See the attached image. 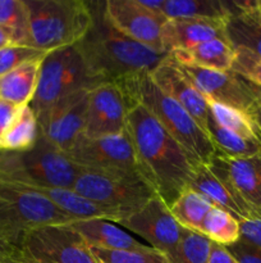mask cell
<instances>
[{
	"instance_id": "6da1fadb",
	"label": "cell",
	"mask_w": 261,
	"mask_h": 263,
	"mask_svg": "<svg viewBox=\"0 0 261 263\" xmlns=\"http://www.w3.org/2000/svg\"><path fill=\"white\" fill-rule=\"evenodd\" d=\"M127 131L143 176L158 197L170 207L189 187L196 164L176 139L138 103L130 102Z\"/></svg>"
},
{
	"instance_id": "7a4b0ae2",
	"label": "cell",
	"mask_w": 261,
	"mask_h": 263,
	"mask_svg": "<svg viewBox=\"0 0 261 263\" xmlns=\"http://www.w3.org/2000/svg\"><path fill=\"white\" fill-rule=\"evenodd\" d=\"M92 25L76 48L91 73L104 82L151 72L168 57L118 31L104 12V3H90Z\"/></svg>"
},
{
	"instance_id": "3957f363",
	"label": "cell",
	"mask_w": 261,
	"mask_h": 263,
	"mask_svg": "<svg viewBox=\"0 0 261 263\" xmlns=\"http://www.w3.org/2000/svg\"><path fill=\"white\" fill-rule=\"evenodd\" d=\"M118 84L123 87L129 102L145 107L158 120L196 166L209 164L216 156L207 134L182 105L153 81L150 72L127 77Z\"/></svg>"
},
{
	"instance_id": "277c9868",
	"label": "cell",
	"mask_w": 261,
	"mask_h": 263,
	"mask_svg": "<svg viewBox=\"0 0 261 263\" xmlns=\"http://www.w3.org/2000/svg\"><path fill=\"white\" fill-rule=\"evenodd\" d=\"M82 171V167L41 135L30 149L0 151V179L25 186L73 189Z\"/></svg>"
},
{
	"instance_id": "5b68a950",
	"label": "cell",
	"mask_w": 261,
	"mask_h": 263,
	"mask_svg": "<svg viewBox=\"0 0 261 263\" xmlns=\"http://www.w3.org/2000/svg\"><path fill=\"white\" fill-rule=\"evenodd\" d=\"M30 10V45L41 51L73 46L92 25L90 3L83 0H26Z\"/></svg>"
},
{
	"instance_id": "8992f818",
	"label": "cell",
	"mask_w": 261,
	"mask_h": 263,
	"mask_svg": "<svg viewBox=\"0 0 261 263\" xmlns=\"http://www.w3.org/2000/svg\"><path fill=\"white\" fill-rule=\"evenodd\" d=\"M74 220L35 190L0 179V236L18 244L32 229L67 225Z\"/></svg>"
},
{
	"instance_id": "52a82bcc",
	"label": "cell",
	"mask_w": 261,
	"mask_h": 263,
	"mask_svg": "<svg viewBox=\"0 0 261 263\" xmlns=\"http://www.w3.org/2000/svg\"><path fill=\"white\" fill-rule=\"evenodd\" d=\"M101 84L104 81L91 73L76 46L56 49L41 62L37 89L30 107L37 116L68 95L91 91Z\"/></svg>"
},
{
	"instance_id": "ba28073f",
	"label": "cell",
	"mask_w": 261,
	"mask_h": 263,
	"mask_svg": "<svg viewBox=\"0 0 261 263\" xmlns=\"http://www.w3.org/2000/svg\"><path fill=\"white\" fill-rule=\"evenodd\" d=\"M12 258L22 263H97L90 247L68 225H48L27 231Z\"/></svg>"
},
{
	"instance_id": "9c48e42d",
	"label": "cell",
	"mask_w": 261,
	"mask_h": 263,
	"mask_svg": "<svg viewBox=\"0 0 261 263\" xmlns=\"http://www.w3.org/2000/svg\"><path fill=\"white\" fill-rule=\"evenodd\" d=\"M66 154L89 171L145 179L127 130L105 138H87L82 134Z\"/></svg>"
},
{
	"instance_id": "30bf717a",
	"label": "cell",
	"mask_w": 261,
	"mask_h": 263,
	"mask_svg": "<svg viewBox=\"0 0 261 263\" xmlns=\"http://www.w3.org/2000/svg\"><path fill=\"white\" fill-rule=\"evenodd\" d=\"M73 190L104 207L129 216L156 197L154 187L141 177L100 174L84 170L78 175Z\"/></svg>"
},
{
	"instance_id": "8fae6325",
	"label": "cell",
	"mask_w": 261,
	"mask_h": 263,
	"mask_svg": "<svg viewBox=\"0 0 261 263\" xmlns=\"http://www.w3.org/2000/svg\"><path fill=\"white\" fill-rule=\"evenodd\" d=\"M176 64L209 102L219 103L248 115L261 99L260 87L233 71H215Z\"/></svg>"
},
{
	"instance_id": "7c38bea8",
	"label": "cell",
	"mask_w": 261,
	"mask_h": 263,
	"mask_svg": "<svg viewBox=\"0 0 261 263\" xmlns=\"http://www.w3.org/2000/svg\"><path fill=\"white\" fill-rule=\"evenodd\" d=\"M117 225L141 236L148 247L165 254L169 261L181 241L182 226L171 215L169 205L158 195Z\"/></svg>"
},
{
	"instance_id": "4fadbf2b",
	"label": "cell",
	"mask_w": 261,
	"mask_h": 263,
	"mask_svg": "<svg viewBox=\"0 0 261 263\" xmlns=\"http://www.w3.org/2000/svg\"><path fill=\"white\" fill-rule=\"evenodd\" d=\"M90 91L74 92L37 115L40 135L67 153L84 133Z\"/></svg>"
},
{
	"instance_id": "5bb4252c",
	"label": "cell",
	"mask_w": 261,
	"mask_h": 263,
	"mask_svg": "<svg viewBox=\"0 0 261 263\" xmlns=\"http://www.w3.org/2000/svg\"><path fill=\"white\" fill-rule=\"evenodd\" d=\"M130 102L118 82H104L89 94L86 126L87 138L119 135L127 130Z\"/></svg>"
},
{
	"instance_id": "9a60e30c",
	"label": "cell",
	"mask_w": 261,
	"mask_h": 263,
	"mask_svg": "<svg viewBox=\"0 0 261 263\" xmlns=\"http://www.w3.org/2000/svg\"><path fill=\"white\" fill-rule=\"evenodd\" d=\"M104 12L109 22L132 40L165 53L161 43V30L166 18L155 14L140 4L138 0H107Z\"/></svg>"
},
{
	"instance_id": "2e32d148",
	"label": "cell",
	"mask_w": 261,
	"mask_h": 263,
	"mask_svg": "<svg viewBox=\"0 0 261 263\" xmlns=\"http://www.w3.org/2000/svg\"><path fill=\"white\" fill-rule=\"evenodd\" d=\"M206 166L227 180L256 218L261 221V153L247 158L215 156Z\"/></svg>"
},
{
	"instance_id": "e0dca14e",
	"label": "cell",
	"mask_w": 261,
	"mask_h": 263,
	"mask_svg": "<svg viewBox=\"0 0 261 263\" xmlns=\"http://www.w3.org/2000/svg\"><path fill=\"white\" fill-rule=\"evenodd\" d=\"M150 76L153 81L165 94L182 105L199 123L200 127L207 134L209 102L189 81L188 77L178 68V66L169 58V54L154 71L150 72Z\"/></svg>"
},
{
	"instance_id": "ac0fdd59",
	"label": "cell",
	"mask_w": 261,
	"mask_h": 263,
	"mask_svg": "<svg viewBox=\"0 0 261 263\" xmlns=\"http://www.w3.org/2000/svg\"><path fill=\"white\" fill-rule=\"evenodd\" d=\"M188 189L201 194L214 207L230 213L240 222L245 220H257L227 180L215 174L206 164L196 166Z\"/></svg>"
},
{
	"instance_id": "d6986e66",
	"label": "cell",
	"mask_w": 261,
	"mask_h": 263,
	"mask_svg": "<svg viewBox=\"0 0 261 263\" xmlns=\"http://www.w3.org/2000/svg\"><path fill=\"white\" fill-rule=\"evenodd\" d=\"M225 23L216 20H168L161 30L164 51L169 54L214 39H228Z\"/></svg>"
},
{
	"instance_id": "ffe728a7",
	"label": "cell",
	"mask_w": 261,
	"mask_h": 263,
	"mask_svg": "<svg viewBox=\"0 0 261 263\" xmlns=\"http://www.w3.org/2000/svg\"><path fill=\"white\" fill-rule=\"evenodd\" d=\"M67 225L76 231L90 248L106 251H141L150 248L147 244L141 243L120 226H117V223L106 220H76Z\"/></svg>"
},
{
	"instance_id": "44dd1931",
	"label": "cell",
	"mask_w": 261,
	"mask_h": 263,
	"mask_svg": "<svg viewBox=\"0 0 261 263\" xmlns=\"http://www.w3.org/2000/svg\"><path fill=\"white\" fill-rule=\"evenodd\" d=\"M227 37L234 48L247 49L261 58V13L256 2L230 0Z\"/></svg>"
},
{
	"instance_id": "7402d4cb",
	"label": "cell",
	"mask_w": 261,
	"mask_h": 263,
	"mask_svg": "<svg viewBox=\"0 0 261 263\" xmlns=\"http://www.w3.org/2000/svg\"><path fill=\"white\" fill-rule=\"evenodd\" d=\"M169 58L178 64L215 71H230L235 58V49L228 39H214L188 49L171 51Z\"/></svg>"
},
{
	"instance_id": "603a6c76",
	"label": "cell",
	"mask_w": 261,
	"mask_h": 263,
	"mask_svg": "<svg viewBox=\"0 0 261 263\" xmlns=\"http://www.w3.org/2000/svg\"><path fill=\"white\" fill-rule=\"evenodd\" d=\"M42 58L26 62L18 68L0 77V99L25 107L32 102L37 89Z\"/></svg>"
},
{
	"instance_id": "cb8c5ba5",
	"label": "cell",
	"mask_w": 261,
	"mask_h": 263,
	"mask_svg": "<svg viewBox=\"0 0 261 263\" xmlns=\"http://www.w3.org/2000/svg\"><path fill=\"white\" fill-rule=\"evenodd\" d=\"M166 20H216L230 17V0H165Z\"/></svg>"
},
{
	"instance_id": "d4e9b609",
	"label": "cell",
	"mask_w": 261,
	"mask_h": 263,
	"mask_svg": "<svg viewBox=\"0 0 261 263\" xmlns=\"http://www.w3.org/2000/svg\"><path fill=\"white\" fill-rule=\"evenodd\" d=\"M207 135L212 141L216 156L227 158H247L261 153V141L247 139L220 126L211 116L207 117Z\"/></svg>"
},
{
	"instance_id": "484cf974",
	"label": "cell",
	"mask_w": 261,
	"mask_h": 263,
	"mask_svg": "<svg viewBox=\"0 0 261 263\" xmlns=\"http://www.w3.org/2000/svg\"><path fill=\"white\" fill-rule=\"evenodd\" d=\"M40 138L37 116L30 104L20 108L15 120L0 141V151L20 152L35 145Z\"/></svg>"
},
{
	"instance_id": "4316f807",
	"label": "cell",
	"mask_w": 261,
	"mask_h": 263,
	"mask_svg": "<svg viewBox=\"0 0 261 263\" xmlns=\"http://www.w3.org/2000/svg\"><path fill=\"white\" fill-rule=\"evenodd\" d=\"M212 207L214 205L206 198L194 190L187 189L174 200L169 208L182 228L200 234L202 222Z\"/></svg>"
},
{
	"instance_id": "83f0119b",
	"label": "cell",
	"mask_w": 261,
	"mask_h": 263,
	"mask_svg": "<svg viewBox=\"0 0 261 263\" xmlns=\"http://www.w3.org/2000/svg\"><path fill=\"white\" fill-rule=\"evenodd\" d=\"M0 26L15 45L31 46L30 10L26 0H0Z\"/></svg>"
},
{
	"instance_id": "f1b7e54d",
	"label": "cell",
	"mask_w": 261,
	"mask_h": 263,
	"mask_svg": "<svg viewBox=\"0 0 261 263\" xmlns=\"http://www.w3.org/2000/svg\"><path fill=\"white\" fill-rule=\"evenodd\" d=\"M200 234L219 246L228 247L241 238L240 221L230 213L212 207L202 222Z\"/></svg>"
},
{
	"instance_id": "f546056e",
	"label": "cell",
	"mask_w": 261,
	"mask_h": 263,
	"mask_svg": "<svg viewBox=\"0 0 261 263\" xmlns=\"http://www.w3.org/2000/svg\"><path fill=\"white\" fill-rule=\"evenodd\" d=\"M212 241L199 233L182 228V236L170 263H209Z\"/></svg>"
},
{
	"instance_id": "4dcf8cb0",
	"label": "cell",
	"mask_w": 261,
	"mask_h": 263,
	"mask_svg": "<svg viewBox=\"0 0 261 263\" xmlns=\"http://www.w3.org/2000/svg\"><path fill=\"white\" fill-rule=\"evenodd\" d=\"M209 115L220 126L225 127L227 130L233 131L237 135L247 139H257L253 122L247 113L227 107V105L219 104V103L209 102Z\"/></svg>"
},
{
	"instance_id": "1f68e13d",
	"label": "cell",
	"mask_w": 261,
	"mask_h": 263,
	"mask_svg": "<svg viewBox=\"0 0 261 263\" xmlns=\"http://www.w3.org/2000/svg\"><path fill=\"white\" fill-rule=\"evenodd\" d=\"M97 263H170L168 257L154 248L141 251H106L90 248Z\"/></svg>"
},
{
	"instance_id": "d6a6232c",
	"label": "cell",
	"mask_w": 261,
	"mask_h": 263,
	"mask_svg": "<svg viewBox=\"0 0 261 263\" xmlns=\"http://www.w3.org/2000/svg\"><path fill=\"white\" fill-rule=\"evenodd\" d=\"M46 54L48 53L32 48V46L10 44L5 48L0 49V77L9 73L13 69L18 68L26 62L42 58Z\"/></svg>"
},
{
	"instance_id": "836d02e7",
	"label": "cell",
	"mask_w": 261,
	"mask_h": 263,
	"mask_svg": "<svg viewBox=\"0 0 261 263\" xmlns=\"http://www.w3.org/2000/svg\"><path fill=\"white\" fill-rule=\"evenodd\" d=\"M234 49L235 58L230 71L261 89V58L247 49Z\"/></svg>"
},
{
	"instance_id": "e575fe53",
	"label": "cell",
	"mask_w": 261,
	"mask_h": 263,
	"mask_svg": "<svg viewBox=\"0 0 261 263\" xmlns=\"http://www.w3.org/2000/svg\"><path fill=\"white\" fill-rule=\"evenodd\" d=\"M225 248L237 259L238 263H261V249L241 239Z\"/></svg>"
},
{
	"instance_id": "d590c367",
	"label": "cell",
	"mask_w": 261,
	"mask_h": 263,
	"mask_svg": "<svg viewBox=\"0 0 261 263\" xmlns=\"http://www.w3.org/2000/svg\"><path fill=\"white\" fill-rule=\"evenodd\" d=\"M241 240L261 249V221L245 220L240 222Z\"/></svg>"
},
{
	"instance_id": "8d00e7d4",
	"label": "cell",
	"mask_w": 261,
	"mask_h": 263,
	"mask_svg": "<svg viewBox=\"0 0 261 263\" xmlns=\"http://www.w3.org/2000/svg\"><path fill=\"white\" fill-rule=\"evenodd\" d=\"M20 108L22 107H18L13 103L0 99V141L9 128V126L13 123V121L15 120Z\"/></svg>"
},
{
	"instance_id": "74e56055",
	"label": "cell",
	"mask_w": 261,
	"mask_h": 263,
	"mask_svg": "<svg viewBox=\"0 0 261 263\" xmlns=\"http://www.w3.org/2000/svg\"><path fill=\"white\" fill-rule=\"evenodd\" d=\"M209 263H238V261L229 253L225 247L211 243Z\"/></svg>"
},
{
	"instance_id": "f35d334b",
	"label": "cell",
	"mask_w": 261,
	"mask_h": 263,
	"mask_svg": "<svg viewBox=\"0 0 261 263\" xmlns=\"http://www.w3.org/2000/svg\"><path fill=\"white\" fill-rule=\"evenodd\" d=\"M15 252H17V244L0 236V263L14 257Z\"/></svg>"
},
{
	"instance_id": "ab89813d",
	"label": "cell",
	"mask_w": 261,
	"mask_h": 263,
	"mask_svg": "<svg viewBox=\"0 0 261 263\" xmlns=\"http://www.w3.org/2000/svg\"><path fill=\"white\" fill-rule=\"evenodd\" d=\"M248 116H250L251 120H252L253 122L256 136H257L258 140L261 141V99L256 103V105L251 109V112L248 113Z\"/></svg>"
},
{
	"instance_id": "60d3db41",
	"label": "cell",
	"mask_w": 261,
	"mask_h": 263,
	"mask_svg": "<svg viewBox=\"0 0 261 263\" xmlns=\"http://www.w3.org/2000/svg\"><path fill=\"white\" fill-rule=\"evenodd\" d=\"M12 43V37H10V35L8 33V31L5 30V28H3L2 26H0V49L5 48V46L10 45Z\"/></svg>"
},
{
	"instance_id": "b9f144b4",
	"label": "cell",
	"mask_w": 261,
	"mask_h": 263,
	"mask_svg": "<svg viewBox=\"0 0 261 263\" xmlns=\"http://www.w3.org/2000/svg\"><path fill=\"white\" fill-rule=\"evenodd\" d=\"M2 263H22V262H18V261H15V259L9 258V259H7V261H4V262H2Z\"/></svg>"
},
{
	"instance_id": "7bdbcfd3",
	"label": "cell",
	"mask_w": 261,
	"mask_h": 263,
	"mask_svg": "<svg viewBox=\"0 0 261 263\" xmlns=\"http://www.w3.org/2000/svg\"><path fill=\"white\" fill-rule=\"evenodd\" d=\"M256 7H257L258 12L261 13V0H256Z\"/></svg>"
}]
</instances>
